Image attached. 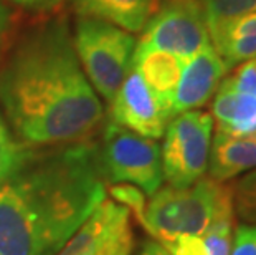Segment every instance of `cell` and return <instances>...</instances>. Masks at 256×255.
I'll return each mask as SVG.
<instances>
[{
	"instance_id": "9c48e42d",
	"label": "cell",
	"mask_w": 256,
	"mask_h": 255,
	"mask_svg": "<svg viewBox=\"0 0 256 255\" xmlns=\"http://www.w3.org/2000/svg\"><path fill=\"white\" fill-rule=\"evenodd\" d=\"M216 131L256 139V63L238 65L222 80L212 103Z\"/></svg>"
},
{
	"instance_id": "ac0fdd59",
	"label": "cell",
	"mask_w": 256,
	"mask_h": 255,
	"mask_svg": "<svg viewBox=\"0 0 256 255\" xmlns=\"http://www.w3.org/2000/svg\"><path fill=\"white\" fill-rule=\"evenodd\" d=\"M28 146L22 144L10 131L7 121L0 115V182L18 164Z\"/></svg>"
},
{
	"instance_id": "603a6c76",
	"label": "cell",
	"mask_w": 256,
	"mask_h": 255,
	"mask_svg": "<svg viewBox=\"0 0 256 255\" xmlns=\"http://www.w3.org/2000/svg\"><path fill=\"white\" fill-rule=\"evenodd\" d=\"M8 29H10V10L7 5L0 0V43L5 39Z\"/></svg>"
},
{
	"instance_id": "ffe728a7",
	"label": "cell",
	"mask_w": 256,
	"mask_h": 255,
	"mask_svg": "<svg viewBox=\"0 0 256 255\" xmlns=\"http://www.w3.org/2000/svg\"><path fill=\"white\" fill-rule=\"evenodd\" d=\"M111 196L118 204L124 205L130 214L138 217L139 222H142L144 210H146V196L144 192L130 184H112Z\"/></svg>"
},
{
	"instance_id": "30bf717a",
	"label": "cell",
	"mask_w": 256,
	"mask_h": 255,
	"mask_svg": "<svg viewBox=\"0 0 256 255\" xmlns=\"http://www.w3.org/2000/svg\"><path fill=\"white\" fill-rule=\"evenodd\" d=\"M110 105L112 123L144 138H162L172 119L134 68H130Z\"/></svg>"
},
{
	"instance_id": "cb8c5ba5",
	"label": "cell",
	"mask_w": 256,
	"mask_h": 255,
	"mask_svg": "<svg viewBox=\"0 0 256 255\" xmlns=\"http://www.w3.org/2000/svg\"><path fill=\"white\" fill-rule=\"evenodd\" d=\"M63 0H40V10H55L62 5Z\"/></svg>"
},
{
	"instance_id": "7c38bea8",
	"label": "cell",
	"mask_w": 256,
	"mask_h": 255,
	"mask_svg": "<svg viewBox=\"0 0 256 255\" xmlns=\"http://www.w3.org/2000/svg\"><path fill=\"white\" fill-rule=\"evenodd\" d=\"M208 35L228 70L256 58V12L214 22Z\"/></svg>"
},
{
	"instance_id": "52a82bcc",
	"label": "cell",
	"mask_w": 256,
	"mask_h": 255,
	"mask_svg": "<svg viewBox=\"0 0 256 255\" xmlns=\"http://www.w3.org/2000/svg\"><path fill=\"white\" fill-rule=\"evenodd\" d=\"M208 43L200 0H166L146 24L138 45L170 53L185 63Z\"/></svg>"
},
{
	"instance_id": "4fadbf2b",
	"label": "cell",
	"mask_w": 256,
	"mask_h": 255,
	"mask_svg": "<svg viewBox=\"0 0 256 255\" xmlns=\"http://www.w3.org/2000/svg\"><path fill=\"white\" fill-rule=\"evenodd\" d=\"M182 67V60L170 55V53L136 45L132 68L142 77V80L152 90V93L157 96V100L160 101V105L164 106V110L170 118H174V95H176Z\"/></svg>"
},
{
	"instance_id": "6da1fadb",
	"label": "cell",
	"mask_w": 256,
	"mask_h": 255,
	"mask_svg": "<svg viewBox=\"0 0 256 255\" xmlns=\"http://www.w3.org/2000/svg\"><path fill=\"white\" fill-rule=\"evenodd\" d=\"M106 199L98 146H28L0 182V255H55Z\"/></svg>"
},
{
	"instance_id": "8fae6325",
	"label": "cell",
	"mask_w": 256,
	"mask_h": 255,
	"mask_svg": "<svg viewBox=\"0 0 256 255\" xmlns=\"http://www.w3.org/2000/svg\"><path fill=\"white\" fill-rule=\"evenodd\" d=\"M226 73V65L212 43L202 48L197 55L184 63L174 95L172 115L177 116L184 111L198 110L206 105Z\"/></svg>"
},
{
	"instance_id": "5b68a950",
	"label": "cell",
	"mask_w": 256,
	"mask_h": 255,
	"mask_svg": "<svg viewBox=\"0 0 256 255\" xmlns=\"http://www.w3.org/2000/svg\"><path fill=\"white\" fill-rule=\"evenodd\" d=\"M98 153L106 182L130 184L147 196L162 187V151L157 139L144 138L110 121Z\"/></svg>"
},
{
	"instance_id": "2e32d148",
	"label": "cell",
	"mask_w": 256,
	"mask_h": 255,
	"mask_svg": "<svg viewBox=\"0 0 256 255\" xmlns=\"http://www.w3.org/2000/svg\"><path fill=\"white\" fill-rule=\"evenodd\" d=\"M233 217L235 212L222 215L204 235H182L162 245L168 255H230L235 230Z\"/></svg>"
},
{
	"instance_id": "3957f363",
	"label": "cell",
	"mask_w": 256,
	"mask_h": 255,
	"mask_svg": "<svg viewBox=\"0 0 256 255\" xmlns=\"http://www.w3.org/2000/svg\"><path fill=\"white\" fill-rule=\"evenodd\" d=\"M233 210L232 187L202 177L188 187H160L146 204L142 224L160 243L182 235H204L216 219Z\"/></svg>"
},
{
	"instance_id": "44dd1931",
	"label": "cell",
	"mask_w": 256,
	"mask_h": 255,
	"mask_svg": "<svg viewBox=\"0 0 256 255\" xmlns=\"http://www.w3.org/2000/svg\"><path fill=\"white\" fill-rule=\"evenodd\" d=\"M230 255H256V225L238 224L235 227Z\"/></svg>"
},
{
	"instance_id": "484cf974",
	"label": "cell",
	"mask_w": 256,
	"mask_h": 255,
	"mask_svg": "<svg viewBox=\"0 0 256 255\" xmlns=\"http://www.w3.org/2000/svg\"><path fill=\"white\" fill-rule=\"evenodd\" d=\"M254 63H256V58H254Z\"/></svg>"
},
{
	"instance_id": "d4e9b609",
	"label": "cell",
	"mask_w": 256,
	"mask_h": 255,
	"mask_svg": "<svg viewBox=\"0 0 256 255\" xmlns=\"http://www.w3.org/2000/svg\"><path fill=\"white\" fill-rule=\"evenodd\" d=\"M12 2L22 5V7H28V9H38L40 10V0H12Z\"/></svg>"
},
{
	"instance_id": "8992f818",
	"label": "cell",
	"mask_w": 256,
	"mask_h": 255,
	"mask_svg": "<svg viewBox=\"0 0 256 255\" xmlns=\"http://www.w3.org/2000/svg\"><path fill=\"white\" fill-rule=\"evenodd\" d=\"M214 118L202 110L184 111L168 121L164 133L162 171L170 187H188L208 171Z\"/></svg>"
},
{
	"instance_id": "ba28073f",
	"label": "cell",
	"mask_w": 256,
	"mask_h": 255,
	"mask_svg": "<svg viewBox=\"0 0 256 255\" xmlns=\"http://www.w3.org/2000/svg\"><path fill=\"white\" fill-rule=\"evenodd\" d=\"M132 248L130 212L104 199L55 255H130Z\"/></svg>"
},
{
	"instance_id": "5bb4252c",
	"label": "cell",
	"mask_w": 256,
	"mask_h": 255,
	"mask_svg": "<svg viewBox=\"0 0 256 255\" xmlns=\"http://www.w3.org/2000/svg\"><path fill=\"white\" fill-rule=\"evenodd\" d=\"M80 17H92L136 34L159 7V0H72Z\"/></svg>"
},
{
	"instance_id": "7a4b0ae2",
	"label": "cell",
	"mask_w": 256,
	"mask_h": 255,
	"mask_svg": "<svg viewBox=\"0 0 256 255\" xmlns=\"http://www.w3.org/2000/svg\"><path fill=\"white\" fill-rule=\"evenodd\" d=\"M0 106L25 146L73 143L100 124L101 100L66 22L52 20L20 40L0 70Z\"/></svg>"
},
{
	"instance_id": "9a60e30c",
	"label": "cell",
	"mask_w": 256,
	"mask_h": 255,
	"mask_svg": "<svg viewBox=\"0 0 256 255\" xmlns=\"http://www.w3.org/2000/svg\"><path fill=\"white\" fill-rule=\"evenodd\" d=\"M253 169H256V139L216 131L210 149V177L225 182Z\"/></svg>"
},
{
	"instance_id": "e0dca14e",
	"label": "cell",
	"mask_w": 256,
	"mask_h": 255,
	"mask_svg": "<svg viewBox=\"0 0 256 255\" xmlns=\"http://www.w3.org/2000/svg\"><path fill=\"white\" fill-rule=\"evenodd\" d=\"M233 210L243 224L256 225V169L236 179L232 187Z\"/></svg>"
},
{
	"instance_id": "7402d4cb",
	"label": "cell",
	"mask_w": 256,
	"mask_h": 255,
	"mask_svg": "<svg viewBox=\"0 0 256 255\" xmlns=\"http://www.w3.org/2000/svg\"><path fill=\"white\" fill-rule=\"evenodd\" d=\"M136 255H168V252L164 248L160 242H154V240H147L144 242L140 248Z\"/></svg>"
},
{
	"instance_id": "277c9868",
	"label": "cell",
	"mask_w": 256,
	"mask_h": 255,
	"mask_svg": "<svg viewBox=\"0 0 256 255\" xmlns=\"http://www.w3.org/2000/svg\"><path fill=\"white\" fill-rule=\"evenodd\" d=\"M73 45L91 86L110 103L132 68L138 45L134 35L110 22L80 17Z\"/></svg>"
},
{
	"instance_id": "d6986e66",
	"label": "cell",
	"mask_w": 256,
	"mask_h": 255,
	"mask_svg": "<svg viewBox=\"0 0 256 255\" xmlns=\"http://www.w3.org/2000/svg\"><path fill=\"white\" fill-rule=\"evenodd\" d=\"M206 27L214 22L256 12V0H200Z\"/></svg>"
}]
</instances>
